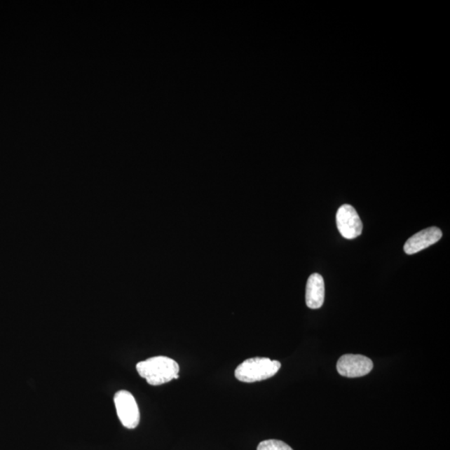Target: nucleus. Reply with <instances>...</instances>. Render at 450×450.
Masks as SVG:
<instances>
[{
    "mask_svg": "<svg viewBox=\"0 0 450 450\" xmlns=\"http://www.w3.org/2000/svg\"><path fill=\"white\" fill-rule=\"evenodd\" d=\"M136 369L140 376L153 386L164 385L172 379L179 378V364L166 356H156L141 361L137 364Z\"/></svg>",
    "mask_w": 450,
    "mask_h": 450,
    "instance_id": "f257e3e1",
    "label": "nucleus"
},
{
    "mask_svg": "<svg viewBox=\"0 0 450 450\" xmlns=\"http://www.w3.org/2000/svg\"><path fill=\"white\" fill-rule=\"evenodd\" d=\"M280 368L279 361L256 357L246 360L238 366L235 375L241 382L254 383L275 376Z\"/></svg>",
    "mask_w": 450,
    "mask_h": 450,
    "instance_id": "f03ea898",
    "label": "nucleus"
},
{
    "mask_svg": "<svg viewBox=\"0 0 450 450\" xmlns=\"http://www.w3.org/2000/svg\"><path fill=\"white\" fill-rule=\"evenodd\" d=\"M114 401L122 425L127 429H135L139 423L140 414L133 395L129 391L121 390L114 395Z\"/></svg>",
    "mask_w": 450,
    "mask_h": 450,
    "instance_id": "7ed1b4c3",
    "label": "nucleus"
},
{
    "mask_svg": "<svg viewBox=\"0 0 450 450\" xmlns=\"http://www.w3.org/2000/svg\"><path fill=\"white\" fill-rule=\"evenodd\" d=\"M336 224L339 233L346 239L354 240L363 231V224L354 207L343 205L336 214Z\"/></svg>",
    "mask_w": 450,
    "mask_h": 450,
    "instance_id": "20e7f679",
    "label": "nucleus"
},
{
    "mask_svg": "<svg viewBox=\"0 0 450 450\" xmlns=\"http://www.w3.org/2000/svg\"><path fill=\"white\" fill-rule=\"evenodd\" d=\"M371 360L360 355H345L341 357L337 363L339 374L347 378L364 376L373 369Z\"/></svg>",
    "mask_w": 450,
    "mask_h": 450,
    "instance_id": "39448f33",
    "label": "nucleus"
},
{
    "mask_svg": "<svg viewBox=\"0 0 450 450\" xmlns=\"http://www.w3.org/2000/svg\"><path fill=\"white\" fill-rule=\"evenodd\" d=\"M443 233L439 228L430 227L416 233L405 243L404 252L407 254H414L428 248L440 240Z\"/></svg>",
    "mask_w": 450,
    "mask_h": 450,
    "instance_id": "423d86ee",
    "label": "nucleus"
},
{
    "mask_svg": "<svg viewBox=\"0 0 450 450\" xmlns=\"http://www.w3.org/2000/svg\"><path fill=\"white\" fill-rule=\"evenodd\" d=\"M325 281L320 273H313L308 278L306 285V304L308 308L317 310L325 302Z\"/></svg>",
    "mask_w": 450,
    "mask_h": 450,
    "instance_id": "0eeeda50",
    "label": "nucleus"
},
{
    "mask_svg": "<svg viewBox=\"0 0 450 450\" xmlns=\"http://www.w3.org/2000/svg\"><path fill=\"white\" fill-rule=\"evenodd\" d=\"M257 450H294L283 441L277 439H268L262 441L258 445Z\"/></svg>",
    "mask_w": 450,
    "mask_h": 450,
    "instance_id": "6e6552de",
    "label": "nucleus"
}]
</instances>
